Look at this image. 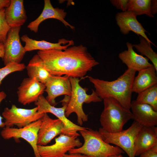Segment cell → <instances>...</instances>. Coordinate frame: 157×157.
I'll list each match as a JSON object with an SVG mask.
<instances>
[{"label": "cell", "mask_w": 157, "mask_h": 157, "mask_svg": "<svg viewBox=\"0 0 157 157\" xmlns=\"http://www.w3.org/2000/svg\"><path fill=\"white\" fill-rule=\"evenodd\" d=\"M45 68L52 76L66 75L83 78L99 64L87 48L81 44L65 50L52 49L38 51Z\"/></svg>", "instance_id": "6da1fadb"}, {"label": "cell", "mask_w": 157, "mask_h": 157, "mask_svg": "<svg viewBox=\"0 0 157 157\" xmlns=\"http://www.w3.org/2000/svg\"><path fill=\"white\" fill-rule=\"evenodd\" d=\"M136 72L128 68L115 80L108 81L88 76L95 91L102 99L112 97L127 109L131 108L133 83Z\"/></svg>", "instance_id": "7a4b0ae2"}, {"label": "cell", "mask_w": 157, "mask_h": 157, "mask_svg": "<svg viewBox=\"0 0 157 157\" xmlns=\"http://www.w3.org/2000/svg\"><path fill=\"white\" fill-rule=\"evenodd\" d=\"M79 131L84 139V144L71 149L69 153H80L89 157H108L124 153L118 147L105 142L99 131L86 128Z\"/></svg>", "instance_id": "3957f363"}, {"label": "cell", "mask_w": 157, "mask_h": 157, "mask_svg": "<svg viewBox=\"0 0 157 157\" xmlns=\"http://www.w3.org/2000/svg\"><path fill=\"white\" fill-rule=\"evenodd\" d=\"M103 100L104 109L100 118L101 128L109 133L121 131L125 124L133 119L131 112L112 97H107Z\"/></svg>", "instance_id": "277c9868"}, {"label": "cell", "mask_w": 157, "mask_h": 157, "mask_svg": "<svg viewBox=\"0 0 157 157\" xmlns=\"http://www.w3.org/2000/svg\"><path fill=\"white\" fill-rule=\"evenodd\" d=\"M72 90L71 96L67 104L65 114L67 117L72 113H76L77 117V122L80 125H82L83 122L87 121L88 115L84 112L83 105L84 103L100 102L102 101L94 90L91 94H88V89L83 88L79 84L81 79L78 78L69 77Z\"/></svg>", "instance_id": "5b68a950"}, {"label": "cell", "mask_w": 157, "mask_h": 157, "mask_svg": "<svg viewBox=\"0 0 157 157\" xmlns=\"http://www.w3.org/2000/svg\"><path fill=\"white\" fill-rule=\"evenodd\" d=\"M142 126L134 121L128 129L119 132L109 133L101 128L99 129V131L105 142L118 147L129 157H135V142Z\"/></svg>", "instance_id": "8992f818"}, {"label": "cell", "mask_w": 157, "mask_h": 157, "mask_svg": "<svg viewBox=\"0 0 157 157\" xmlns=\"http://www.w3.org/2000/svg\"><path fill=\"white\" fill-rule=\"evenodd\" d=\"M69 98V97L65 96V98L63 100V106L61 108H56L51 105L43 94L40 96L37 101L35 102V104L38 108V111L39 113H51L63 122L65 126V135L78 137L80 135L78 131L83 130L86 128L76 124L68 119L66 116L65 111Z\"/></svg>", "instance_id": "52a82bcc"}, {"label": "cell", "mask_w": 157, "mask_h": 157, "mask_svg": "<svg viewBox=\"0 0 157 157\" xmlns=\"http://www.w3.org/2000/svg\"><path fill=\"white\" fill-rule=\"evenodd\" d=\"M44 114L39 113L36 106L28 109L19 108L12 104L10 108H5L2 115L5 119V127L16 126L21 128L40 119Z\"/></svg>", "instance_id": "ba28073f"}, {"label": "cell", "mask_w": 157, "mask_h": 157, "mask_svg": "<svg viewBox=\"0 0 157 157\" xmlns=\"http://www.w3.org/2000/svg\"><path fill=\"white\" fill-rule=\"evenodd\" d=\"M41 119L21 128L5 127L1 131V135L4 139L22 138L30 144L33 150L35 157L39 156L38 151V133L40 128Z\"/></svg>", "instance_id": "9c48e42d"}, {"label": "cell", "mask_w": 157, "mask_h": 157, "mask_svg": "<svg viewBox=\"0 0 157 157\" xmlns=\"http://www.w3.org/2000/svg\"><path fill=\"white\" fill-rule=\"evenodd\" d=\"M77 137L61 134L55 139V142L52 145H38V154L42 157H61L71 149L82 146Z\"/></svg>", "instance_id": "30bf717a"}, {"label": "cell", "mask_w": 157, "mask_h": 157, "mask_svg": "<svg viewBox=\"0 0 157 157\" xmlns=\"http://www.w3.org/2000/svg\"><path fill=\"white\" fill-rule=\"evenodd\" d=\"M21 27L10 28L3 43L4 54L2 59L5 66L13 63H20L26 53L20 40L19 33Z\"/></svg>", "instance_id": "8fae6325"}, {"label": "cell", "mask_w": 157, "mask_h": 157, "mask_svg": "<svg viewBox=\"0 0 157 157\" xmlns=\"http://www.w3.org/2000/svg\"><path fill=\"white\" fill-rule=\"evenodd\" d=\"M41 119V124L38 133V145L46 146L58 135L65 134V125L59 119H53L47 113H44Z\"/></svg>", "instance_id": "7c38bea8"}, {"label": "cell", "mask_w": 157, "mask_h": 157, "mask_svg": "<svg viewBox=\"0 0 157 157\" xmlns=\"http://www.w3.org/2000/svg\"><path fill=\"white\" fill-rule=\"evenodd\" d=\"M45 85L35 78H24L17 88L18 102L24 105L36 102L45 91Z\"/></svg>", "instance_id": "4fadbf2b"}, {"label": "cell", "mask_w": 157, "mask_h": 157, "mask_svg": "<svg viewBox=\"0 0 157 157\" xmlns=\"http://www.w3.org/2000/svg\"><path fill=\"white\" fill-rule=\"evenodd\" d=\"M45 85V91L47 94L46 99L52 106L56 104L55 99L57 97L62 95L71 96V85L69 77L67 76L51 75Z\"/></svg>", "instance_id": "5bb4252c"}, {"label": "cell", "mask_w": 157, "mask_h": 157, "mask_svg": "<svg viewBox=\"0 0 157 157\" xmlns=\"http://www.w3.org/2000/svg\"><path fill=\"white\" fill-rule=\"evenodd\" d=\"M136 16L128 11L118 13L116 15L115 20L120 32L123 34L126 35L129 31H132L144 37L150 44L155 46L147 37L145 34L147 31L138 21Z\"/></svg>", "instance_id": "9a60e30c"}, {"label": "cell", "mask_w": 157, "mask_h": 157, "mask_svg": "<svg viewBox=\"0 0 157 157\" xmlns=\"http://www.w3.org/2000/svg\"><path fill=\"white\" fill-rule=\"evenodd\" d=\"M67 14L62 8H54L50 0H44V7L42 13L36 19L28 24L27 28L31 31L36 33L38 31L40 24L43 21L47 19L53 18L60 21L65 26H69L72 29L74 30V27L65 19Z\"/></svg>", "instance_id": "2e32d148"}, {"label": "cell", "mask_w": 157, "mask_h": 157, "mask_svg": "<svg viewBox=\"0 0 157 157\" xmlns=\"http://www.w3.org/2000/svg\"><path fill=\"white\" fill-rule=\"evenodd\" d=\"M130 109L133 119L143 126H153L157 125V111L147 104H140L135 100L131 101Z\"/></svg>", "instance_id": "e0dca14e"}, {"label": "cell", "mask_w": 157, "mask_h": 157, "mask_svg": "<svg viewBox=\"0 0 157 157\" xmlns=\"http://www.w3.org/2000/svg\"><path fill=\"white\" fill-rule=\"evenodd\" d=\"M126 44L128 49L120 53L118 57L126 65L128 68L138 72L153 65L149 62L148 58L137 54L134 51L131 43L128 42Z\"/></svg>", "instance_id": "ac0fdd59"}, {"label": "cell", "mask_w": 157, "mask_h": 157, "mask_svg": "<svg viewBox=\"0 0 157 157\" xmlns=\"http://www.w3.org/2000/svg\"><path fill=\"white\" fill-rule=\"evenodd\" d=\"M21 39L25 43L24 47L26 52L35 50L41 51L52 49L63 50L74 44L73 40H68L64 38L59 39L58 42L56 43H51L44 40L38 41L30 38L27 35H22Z\"/></svg>", "instance_id": "d6986e66"}, {"label": "cell", "mask_w": 157, "mask_h": 157, "mask_svg": "<svg viewBox=\"0 0 157 157\" xmlns=\"http://www.w3.org/2000/svg\"><path fill=\"white\" fill-rule=\"evenodd\" d=\"M4 13L6 20L10 28L21 27L27 20L23 0H10V5L5 8Z\"/></svg>", "instance_id": "ffe728a7"}, {"label": "cell", "mask_w": 157, "mask_h": 157, "mask_svg": "<svg viewBox=\"0 0 157 157\" xmlns=\"http://www.w3.org/2000/svg\"><path fill=\"white\" fill-rule=\"evenodd\" d=\"M157 144V127L143 126L138 137L135 147V156L142 153Z\"/></svg>", "instance_id": "44dd1931"}, {"label": "cell", "mask_w": 157, "mask_h": 157, "mask_svg": "<svg viewBox=\"0 0 157 157\" xmlns=\"http://www.w3.org/2000/svg\"><path fill=\"white\" fill-rule=\"evenodd\" d=\"M157 72L153 65L138 71L133 81L132 92L138 93L157 85Z\"/></svg>", "instance_id": "7402d4cb"}, {"label": "cell", "mask_w": 157, "mask_h": 157, "mask_svg": "<svg viewBox=\"0 0 157 157\" xmlns=\"http://www.w3.org/2000/svg\"><path fill=\"white\" fill-rule=\"evenodd\" d=\"M26 68L29 78H35L44 85L52 75L45 68L42 61L37 54L33 56Z\"/></svg>", "instance_id": "603a6c76"}, {"label": "cell", "mask_w": 157, "mask_h": 157, "mask_svg": "<svg viewBox=\"0 0 157 157\" xmlns=\"http://www.w3.org/2000/svg\"><path fill=\"white\" fill-rule=\"evenodd\" d=\"M151 0H129L127 11L130 12L136 16L145 14L154 17L150 9Z\"/></svg>", "instance_id": "cb8c5ba5"}, {"label": "cell", "mask_w": 157, "mask_h": 157, "mask_svg": "<svg viewBox=\"0 0 157 157\" xmlns=\"http://www.w3.org/2000/svg\"><path fill=\"white\" fill-rule=\"evenodd\" d=\"M138 94L135 100L137 102L149 105L157 111V85Z\"/></svg>", "instance_id": "d4e9b609"}, {"label": "cell", "mask_w": 157, "mask_h": 157, "mask_svg": "<svg viewBox=\"0 0 157 157\" xmlns=\"http://www.w3.org/2000/svg\"><path fill=\"white\" fill-rule=\"evenodd\" d=\"M140 43L132 44L142 55H144L149 59L157 71V54L152 49L151 44L144 37H139Z\"/></svg>", "instance_id": "484cf974"}, {"label": "cell", "mask_w": 157, "mask_h": 157, "mask_svg": "<svg viewBox=\"0 0 157 157\" xmlns=\"http://www.w3.org/2000/svg\"><path fill=\"white\" fill-rule=\"evenodd\" d=\"M26 68L24 63H13L0 68V85L3 79L8 75L15 72L22 71Z\"/></svg>", "instance_id": "4316f807"}, {"label": "cell", "mask_w": 157, "mask_h": 157, "mask_svg": "<svg viewBox=\"0 0 157 157\" xmlns=\"http://www.w3.org/2000/svg\"><path fill=\"white\" fill-rule=\"evenodd\" d=\"M5 8L0 11V43H2L5 42L10 28L5 18Z\"/></svg>", "instance_id": "83f0119b"}, {"label": "cell", "mask_w": 157, "mask_h": 157, "mask_svg": "<svg viewBox=\"0 0 157 157\" xmlns=\"http://www.w3.org/2000/svg\"><path fill=\"white\" fill-rule=\"evenodd\" d=\"M110 1L117 9L121 10L123 12L127 11L129 0H110Z\"/></svg>", "instance_id": "f1b7e54d"}, {"label": "cell", "mask_w": 157, "mask_h": 157, "mask_svg": "<svg viewBox=\"0 0 157 157\" xmlns=\"http://www.w3.org/2000/svg\"><path fill=\"white\" fill-rule=\"evenodd\" d=\"M139 157H157V144L142 153Z\"/></svg>", "instance_id": "f546056e"}, {"label": "cell", "mask_w": 157, "mask_h": 157, "mask_svg": "<svg viewBox=\"0 0 157 157\" xmlns=\"http://www.w3.org/2000/svg\"><path fill=\"white\" fill-rule=\"evenodd\" d=\"M6 97V94L3 91H0V104L2 101ZM3 117L0 115V128H3L5 127L4 122H2Z\"/></svg>", "instance_id": "4dcf8cb0"}, {"label": "cell", "mask_w": 157, "mask_h": 157, "mask_svg": "<svg viewBox=\"0 0 157 157\" xmlns=\"http://www.w3.org/2000/svg\"><path fill=\"white\" fill-rule=\"evenodd\" d=\"M150 9L151 13L153 15L157 13V1L151 0V2Z\"/></svg>", "instance_id": "1f68e13d"}, {"label": "cell", "mask_w": 157, "mask_h": 157, "mask_svg": "<svg viewBox=\"0 0 157 157\" xmlns=\"http://www.w3.org/2000/svg\"><path fill=\"white\" fill-rule=\"evenodd\" d=\"M10 3V0H0V11L8 7Z\"/></svg>", "instance_id": "d6a6232c"}, {"label": "cell", "mask_w": 157, "mask_h": 157, "mask_svg": "<svg viewBox=\"0 0 157 157\" xmlns=\"http://www.w3.org/2000/svg\"><path fill=\"white\" fill-rule=\"evenodd\" d=\"M61 157H89L84 154L80 153H69L65 154Z\"/></svg>", "instance_id": "836d02e7"}, {"label": "cell", "mask_w": 157, "mask_h": 157, "mask_svg": "<svg viewBox=\"0 0 157 157\" xmlns=\"http://www.w3.org/2000/svg\"><path fill=\"white\" fill-rule=\"evenodd\" d=\"M4 54V49L3 44L0 43V58L2 59L3 57Z\"/></svg>", "instance_id": "e575fe53"}, {"label": "cell", "mask_w": 157, "mask_h": 157, "mask_svg": "<svg viewBox=\"0 0 157 157\" xmlns=\"http://www.w3.org/2000/svg\"><path fill=\"white\" fill-rule=\"evenodd\" d=\"M108 157H124L122 154H119L118 155H113L109 156Z\"/></svg>", "instance_id": "d590c367"}, {"label": "cell", "mask_w": 157, "mask_h": 157, "mask_svg": "<svg viewBox=\"0 0 157 157\" xmlns=\"http://www.w3.org/2000/svg\"><path fill=\"white\" fill-rule=\"evenodd\" d=\"M38 157H41V156H39Z\"/></svg>", "instance_id": "8d00e7d4"}]
</instances>
